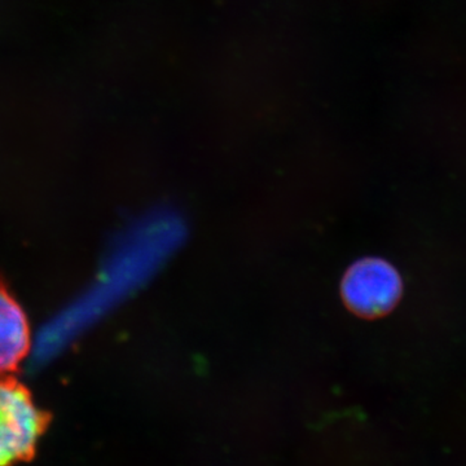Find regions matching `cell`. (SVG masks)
<instances>
[{"instance_id": "cell-1", "label": "cell", "mask_w": 466, "mask_h": 466, "mask_svg": "<svg viewBox=\"0 0 466 466\" xmlns=\"http://www.w3.org/2000/svg\"><path fill=\"white\" fill-rule=\"evenodd\" d=\"M45 424V415L25 386L0 375V466H15L29 458Z\"/></svg>"}, {"instance_id": "cell-2", "label": "cell", "mask_w": 466, "mask_h": 466, "mask_svg": "<svg viewBox=\"0 0 466 466\" xmlns=\"http://www.w3.org/2000/svg\"><path fill=\"white\" fill-rule=\"evenodd\" d=\"M342 293L354 311L377 317L390 311L400 299V276L385 260H359L346 274Z\"/></svg>"}, {"instance_id": "cell-3", "label": "cell", "mask_w": 466, "mask_h": 466, "mask_svg": "<svg viewBox=\"0 0 466 466\" xmlns=\"http://www.w3.org/2000/svg\"><path fill=\"white\" fill-rule=\"evenodd\" d=\"M29 348L25 314L7 291L0 289V375L16 370Z\"/></svg>"}]
</instances>
